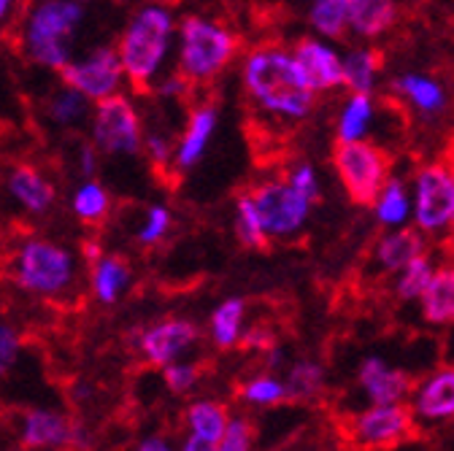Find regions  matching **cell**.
Instances as JSON below:
<instances>
[{
  "label": "cell",
  "instance_id": "obj_46",
  "mask_svg": "<svg viewBox=\"0 0 454 451\" xmlns=\"http://www.w3.org/2000/svg\"><path fill=\"white\" fill-rule=\"evenodd\" d=\"M138 448H141V451H168V448H170V440H165V438H160V435H152V438H144V440L138 443Z\"/></svg>",
  "mask_w": 454,
  "mask_h": 451
},
{
  "label": "cell",
  "instance_id": "obj_11",
  "mask_svg": "<svg viewBox=\"0 0 454 451\" xmlns=\"http://www.w3.org/2000/svg\"><path fill=\"white\" fill-rule=\"evenodd\" d=\"M60 74L68 87L84 92L95 103L108 95H117L122 82L128 79L117 46H98L84 60H76V63L71 60Z\"/></svg>",
  "mask_w": 454,
  "mask_h": 451
},
{
  "label": "cell",
  "instance_id": "obj_21",
  "mask_svg": "<svg viewBox=\"0 0 454 451\" xmlns=\"http://www.w3.org/2000/svg\"><path fill=\"white\" fill-rule=\"evenodd\" d=\"M397 22V0H355L349 12V33L360 41H376Z\"/></svg>",
  "mask_w": 454,
  "mask_h": 451
},
{
  "label": "cell",
  "instance_id": "obj_23",
  "mask_svg": "<svg viewBox=\"0 0 454 451\" xmlns=\"http://www.w3.org/2000/svg\"><path fill=\"white\" fill-rule=\"evenodd\" d=\"M392 92L403 97L414 111L425 117H435L446 108V89L438 79L425 74H403L392 82Z\"/></svg>",
  "mask_w": 454,
  "mask_h": 451
},
{
  "label": "cell",
  "instance_id": "obj_28",
  "mask_svg": "<svg viewBox=\"0 0 454 451\" xmlns=\"http://www.w3.org/2000/svg\"><path fill=\"white\" fill-rule=\"evenodd\" d=\"M381 54L371 46H355L344 54V87L349 92H376L381 79Z\"/></svg>",
  "mask_w": 454,
  "mask_h": 451
},
{
  "label": "cell",
  "instance_id": "obj_42",
  "mask_svg": "<svg viewBox=\"0 0 454 451\" xmlns=\"http://www.w3.org/2000/svg\"><path fill=\"white\" fill-rule=\"evenodd\" d=\"M276 346V335L273 330H268L265 324H247L244 338H241V349L254 352V354H265Z\"/></svg>",
  "mask_w": 454,
  "mask_h": 451
},
{
  "label": "cell",
  "instance_id": "obj_29",
  "mask_svg": "<svg viewBox=\"0 0 454 451\" xmlns=\"http://www.w3.org/2000/svg\"><path fill=\"white\" fill-rule=\"evenodd\" d=\"M355 0H311L309 25L322 38H344L349 33V12Z\"/></svg>",
  "mask_w": 454,
  "mask_h": 451
},
{
  "label": "cell",
  "instance_id": "obj_12",
  "mask_svg": "<svg viewBox=\"0 0 454 451\" xmlns=\"http://www.w3.org/2000/svg\"><path fill=\"white\" fill-rule=\"evenodd\" d=\"M200 341V327L192 319L184 316H168L154 324H149L138 335V352L141 357L154 365L165 368L176 360H184V354Z\"/></svg>",
  "mask_w": 454,
  "mask_h": 451
},
{
  "label": "cell",
  "instance_id": "obj_22",
  "mask_svg": "<svg viewBox=\"0 0 454 451\" xmlns=\"http://www.w3.org/2000/svg\"><path fill=\"white\" fill-rule=\"evenodd\" d=\"M376 122V100L371 92H349L335 117V141H365Z\"/></svg>",
  "mask_w": 454,
  "mask_h": 451
},
{
  "label": "cell",
  "instance_id": "obj_15",
  "mask_svg": "<svg viewBox=\"0 0 454 451\" xmlns=\"http://www.w3.org/2000/svg\"><path fill=\"white\" fill-rule=\"evenodd\" d=\"M357 384L368 403H403L414 389V381L406 370L389 365L384 357L376 354L360 362Z\"/></svg>",
  "mask_w": 454,
  "mask_h": 451
},
{
  "label": "cell",
  "instance_id": "obj_32",
  "mask_svg": "<svg viewBox=\"0 0 454 451\" xmlns=\"http://www.w3.org/2000/svg\"><path fill=\"white\" fill-rule=\"evenodd\" d=\"M241 400L254 408H273L287 400V384H284V378L273 376L270 370L252 376L241 384Z\"/></svg>",
  "mask_w": 454,
  "mask_h": 451
},
{
  "label": "cell",
  "instance_id": "obj_41",
  "mask_svg": "<svg viewBox=\"0 0 454 451\" xmlns=\"http://www.w3.org/2000/svg\"><path fill=\"white\" fill-rule=\"evenodd\" d=\"M20 357V335L14 327L0 322V378H4Z\"/></svg>",
  "mask_w": 454,
  "mask_h": 451
},
{
  "label": "cell",
  "instance_id": "obj_2",
  "mask_svg": "<svg viewBox=\"0 0 454 451\" xmlns=\"http://www.w3.org/2000/svg\"><path fill=\"white\" fill-rule=\"evenodd\" d=\"M176 30L179 25L165 6L152 4L136 12L117 43L125 76L136 89H149L157 82L170 58V49L176 46Z\"/></svg>",
  "mask_w": 454,
  "mask_h": 451
},
{
  "label": "cell",
  "instance_id": "obj_10",
  "mask_svg": "<svg viewBox=\"0 0 454 451\" xmlns=\"http://www.w3.org/2000/svg\"><path fill=\"white\" fill-rule=\"evenodd\" d=\"M74 254L51 241H30L17 257V284L33 295H60L74 281Z\"/></svg>",
  "mask_w": 454,
  "mask_h": 451
},
{
  "label": "cell",
  "instance_id": "obj_40",
  "mask_svg": "<svg viewBox=\"0 0 454 451\" xmlns=\"http://www.w3.org/2000/svg\"><path fill=\"white\" fill-rule=\"evenodd\" d=\"M144 149L149 154V159L154 162L157 171H170L174 167V157H176V144L170 141L162 133H149L144 138Z\"/></svg>",
  "mask_w": 454,
  "mask_h": 451
},
{
  "label": "cell",
  "instance_id": "obj_16",
  "mask_svg": "<svg viewBox=\"0 0 454 451\" xmlns=\"http://www.w3.org/2000/svg\"><path fill=\"white\" fill-rule=\"evenodd\" d=\"M84 432L68 416L35 408L27 411L22 419V443L33 448H63V446H82Z\"/></svg>",
  "mask_w": 454,
  "mask_h": 451
},
{
  "label": "cell",
  "instance_id": "obj_31",
  "mask_svg": "<svg viewBox=\"0 0 454 451\" xmlns=\"http://www.w3.org/2000/svg\"><path fill=\"white\" fill-rule=\"evenodd\" d=\"M435 260L425 252V254H419L417 260H411L406 268H401L395 273V298L397 300H403V303H409V300H419L422 295H425V290H427V284H430V278H433V273H435Z\"/></svg>",
  "mask_w": 454,
  "mask_h": 451
},
{
  "label": "cell",
  "instance_id": "obj_3",
  "mask_svg": "<svg viewBox=\"0 0 454 451\" xmlns=\"http://www.w3.org/2000/svg\"><path fill=\"white\" fill-rule=\"evenodd\" d=\"M241 51V38L211 17H184L176 30V66L190 84H211L231 68Z\"/></svg>",
  "mask_w": 454,
  "mask_h": 451
},
{
  "label": "cell",
  "instance_id": "obj_37",
  "mask_svg": "<svg viewBox=\"0 0 454 451\" xmlns=\"http://www.w3.org/2000/svg\"><path fill=\"white\" fill-rule=\"evenodd\" d=\"M170 224H174V216L165 206H152L144 216V224L138 230V244L141 246H154L160 244L168 233H170Z\"/></svg>",
  "mask_w": 454,
  "mask_h": 451
},
{
  "label": "cell",
  "instance_id": "obj_47",
  "mask_svg": "<svg viewBox=\"0 0 454 451\" xmlns=\"http://www.w3.org/2000/svg\"><path fill=\"white\" fill-rule=\"evenodd\" d=\"M14 9V0H0V22L9 17V12Z\"/></svg>",
  "mask_w": 454,
  "mask_h": 451
},
{
  "label": "cell",
  "instance_id": "obj_6",
  "mask_svg": "<svg viewBox=\"0 0 454 451\" xmlns=\"http://www.w3.org/2000/svg\"><path fill=\"white\" fill-rule=\"evenodd\" d=\"M411 224H417L425 236L454 233V162L435 159L417 167L411 179Z\"/></svg>",
  "mask_w": 454,
  "mask_h": 451
},
{
  "label": "cell",
  "instance_id": "obj_5",
  "mask_svg": "<svg viewBox=\"0 0 454 451\" xmlns=\"http://www.w3.org/2000/svg\"><path fill=\"white\" fill-rule=\"evenodd\" d=\"M333 167L340 187L347 190L349 200L357 206H371L381 187L389 182L392 159L389 154L373 141H335L333 149Z\"/></svg>",
  "mask_w": 454,
  "mask_h": 451
},
{
  "label": "cell",
  "instance_id": "obj_38",
  "mask_svg": "<svg viewBox=\"0 0 454 451\" xmlns=\"http://www.w3.org/2000/svg\"><path fill=\"white\" fill-rule=\"evenodd\" d=\"M257 430L247 416H231L224 427V438L219 443V451H249L254 448Z\"/></svg>",
  "mask_w": 454,
  "mask_h": 451
},
{
  "label": "cell",
  "instance_id": "obj_35",
  "mask_svg": "<svg viewBox=\"0 0 454 451\" xmlns=\"http://www.w3.org/2000/svg\"><path fill=\"white\" fill-rule=\"evenodd\" d=\"M87 105H90V97L66 84V89H60L51 97L49 117H51V122L68 128V125H76L87 117Z\"/></svg>",
  "mask_w": 454,
  "mask_h": 451
},
{
  "label": "cell",
  "instance_id": "obj_9",
  "mask_svg": "<svg viewBox=\"0 0 454 451\" xmlns=\"http://www.w3.org/2000/svg\"><path fill=\"white\" fill-rule=\"evenodd\" d=\"M138 108L128 95H108L92 111V144L103 154H138L144 146Z\"/></svg>",
  "mask_w": 454,
  "mask_h": 451
},
{
  "label": "cell",
  "instance_id": "obj_18",
  "mask_svg": "<svg viewBox=\"0 0 454 451\" xmlns=\"http://www.w3.org/2000/svg\"><path fill=\"white\" fill-rule=\"evenodd\" d=\"M231 422V411L216 400H195L184 411L187 440L182 443L184 451H219L224 438V427Z\"/></svg>",
  "mask_w": 454,
  "mask_h": 451
},
{
  "label": "cell",
  "instance_id": "obj_8",
  "mask_svg": "<svg viewBox=\"0 0 454 451\" xmlns=\"http://www.w3.org/2000/svg\"><path fill=\"white\" fill-rule=\"evenodd\" d=\"M417 419L406 403H371L347 419L344 435L357 448H395L414 435Z\"/></svg>",
  "mask_w": 454,
  "mask_h": 451
},
{
  "label": "cell",
  "instance_id": "obj_43",
  "mask_svg": "<svg viewBox=\"0 0 454 451\" xmlns=\"http://www.w3.org/2000/svg\"><path fill=\"white\" fill-rule=\"evenodd\" d=\"M190 79L182 74V71H176V74H168V76H162L160 82H157V87H154V92L157 95H162V97H179V95H184V92H190Z\"/></svg>",
  "mask_w": 454,
  "mask_h": 451
},
{
  "label": "cell",
  "instance_id": "obj_26",
  "mask_svg": "<svg viewBox=\"0 0 454 451\" xmlns=\"http://www.w3.org/2000/svg\"><path fill=\"white\" fill-rule=\"evenodd\" d=\"M12 198L30 214H46L54 203V187L30 165H20L9 176Z\"/></svg>",
  "mask_w": 454,
  "mask_h": 451
},
{
  "label": "cell",
  "instance_id": "obj_39",
  "mask_svg": "<svg viewBox=\"0 0 454 451\" xmlns=\"http://www.w3.org/2000/svg\"><path fill=\"white\" fill-rule=\"evenodd\" d=\"M290 179V184L298 190V192H303L309 200H319L322 198V184H319V174H317V167L311 165V162H295V165H290V171L284 174Z\"/></svg>",
  "mask_w": 454,
  "mask_h": 451
},
{
  "label": "cell",
  "instance_id": "obj_33",
  "mask_svg": "<svg viewBox=\"0 0 454 451\" xmlns=\"http://www.w3.org/2000/svg\"><path fill=\"white\" fill-rule=\"evenodd\" d=\"M236 236L249 249H265L270 244V238H268V233L262 228V222L257 216V208L252 203L249 190L241 192L239 200H236Z\"/></svg>",
  "mask_w": 454,
  "mask_h": 451
},
{
  "label": "cell",
  "instance_id": "obj_44",
  "mask_svg": "<svg viewBox=\"0 0 454 451\" xmlns=\"http://www.w3.org/2000/svg\"><path fill=\"white\" fill-rule=\"evenodd\" d=\"M79 167H82V174L84 179H92L95 171H98V159H95V149L92 146H84L82 154H79Z\"/></svg>",
  "mask_w": 454,
  "mask_h": 451
},
{
  "label": "cell",
  "instance_id": "obj_4",
  "mask_svg": "<svg viewBox=\"0 0 454 451\" xmlns=\"http://www.w3.org/2000/svg\"><path fill=\"white\" fill-rule=\"evenodd\" d=\"M84 19L79 0H43L33 9L25 25V49L30 58L51 71L71 63V43Z\"/></svg>",
  "mask_w": 454,
  "mask_h": 451
},
{
  "label": "cell",
  "instance_id": "obj_17",
  "mask_svg": "<svg viewBox=\"0 0 454 451\" xmlns=\"http://www.w3.org/2000/svg\"><path fill=\"white\" fill-rule=\"evenodd\" d=\"M216 128H219V108L214 103L192 105L182 138L176 144V157H174L176 171H190V167H195L203 159Z\"/></svg>",
  "mask_w": 454,
  "mask_h": 451
},
{
  "label": "cell",
  "instance_id": "obj_34",
  "mask_svg": "<svg viewBox=\"0 0 454 451\" xmlns=\"http://www.w3.org/2000/svg\"><path fill=\"white\" fill-rule=\"evenodd\" d=\"M74 214L87 222V224H98L100 219H106L108 208H111V198L108 192L98 184V182H84L76 192H74Z\"/></svg>",
  "mask_w": 454,
  "mask_h": 451
},
{
  "label": "cell",
  "instance_id": "obj_13",
  "mask_svg": "<svg viewBox=\"0 0 454 451\" xmlns=\"http://www.w3.org/2000/svg\"><path fill=\"white\" fill-rule=\"evenodd\" d=\"M293 54L317 95L335 92L344 87V54L330 43V38H322L317 33L301 38L293 46Z\"/></svg>",
  "mask_w": 454,
  "mask_h": 451
},
{
  "label": "cell",
  "instance_id": "obj_7",
  "mask_svg": "<svg viewBox=\"0 0 454 451\" xmlns=\"http://www.w3.org/2000/svg\"><path fill=\"white\" fill-rule=\"evenodd\" d=\"M252 203L257 208V216L270 241H293L303 233L309 224L314 200H309L303 192H298L287 176L281 179H265L249 190Z\"/></svg>",
  "mask_w": 454,
  "mask_h": 451
},
{
  "label": "cell",
  "instance_id": "obj_14",
  "mask_svg": "<svg viewBox=\"0 0 454 451\" xmlns=\"http://www.w3.org/2000/svg\"><path fill=\"white\" fill-rule=\"evenodd\" d=\"M409 406L417 424H449L454 422V365L435 368L409 394Z\"/></svg>",
  "mask_w": 454,
  "mask_h": 451
},
{
  "label": "cell",
  "instance_id": "obj_19",
  "mask_svg": "<svg viewBox=\"0 0 454 451\" xmlns=\"http://www.w3.org/2000/svg\"><path fill=\"white\" fill-rule=\"evenodd\" d=\"M427 252L425 233L417 224H403V228H387V233L373 246V262L384 273H397L406 268L411 260Z\"/></svg>",
  "mask_w": 454,
  "mask_h": 451
},
{
  "label": "cell",
  "instance_id": "obj_36",
  "mask_svg": "<svg viewBox=\"0 0 454 451\" xmlns=\"http://www.w3.org/2000/svg\"><path fill=\"white\" fill-rule=\"evenodd\" d=\"M162 381L174 394H190L200 381V368L187 360H176L162 368Z\"/></svg>",
  "mask_w": 454,
  "mask_h": 451
},
{
  "label": "cell",
  "instance_id": "obj_30",
  "mask_svg": "<svg viewBox=\"0 0 454 451\" xmlns=\"http://www.w3.org/2000/svg\"><path fill=\"white\" fill-rule=\"evenodd\" d=\"M327 373L317 360H298L290 365L284 384H287V400L293 403H311L325 392Z\"/></svg>",
  "mask_w": 454,
  "mask_h": 451
},
{
  "label": "cell",
  "instance_id": "obj_1",
  "mask_svg": "<svg viewBox=\"0 0 454 451\" xmlns=\"http://www.w3.org/2000/svg\"><path fill=\"white\" fill-rule=\"evenodd\" d=\"M241 84L254 111L276 125H301L311 117L317 92L306 82L293 49L260 43L241 60Z\"/></svg>",
  "mask_w": 454,
  "mask_h": 451
},
{
  "label": "cell",
  "instance_id": "obj_27",
  "mask_svg": "<svg viewBox=\"0 0 454 451\" xmlns=\"http://www.w3.org/2000/svg\"><path fill=\"white\" fill-rule=\"evenodd\" d=\"M133 281L130 265L117 254H103L92 265V292L103 306H114Z\"/></svg>",
  "mask_w": 454,
  "mask_h": 451
},
{
  "label": "cell",
  "instance_id": "obj_24",
  "mask_svg": "<svg viewBox=\"0 0 454 451\" xmlns=\"http://www.w3.org/2000/svg\"><path fill=\"white\" fill-rule=\"evenodd\" d=\"M244 330H247V300L241 298L222 300L208 316V338L222 352L241 346Z\"/></svg>",
  "mask_w": 454,
  "mask_h": 451
},
{
  "label": "cell",
  "instance_id": "obj_25",
  "mask_svg": "<svg viewBox=\"0 0 454 451\" xmlns=\"http://www.w3.org/2000/svg\"><path fill=\"white\" fill-rule=\"evenodd\" d=\"M371 208H373V216L384 230L387 228H403V224H409L414 216L411 190L406 187L403 179L389 176V182L381 187V192L376 195Z\"/></svg>",
  "mask_w": 454,
  "mask_h": 451
},
{
  "label": "cell",
  "instance_id": "obj_45",
  "mask_svg": "<svg viewBox=\"0 0 454 451\" xmlns=\"http://www.w3.org/2000/svg\"><path fill=\"white\" fill-rule=\"evenodd\" d=\"M82 254H84V260H87L90 265H95L106 252H103V246H100L98 241H84V244H82Z\"/></svg>",
  "mask_w": 454,
  "mask_h": 451
},
{
  "label": "cell",
  "instance_id": "obj_20",
  "mask_svg": "<svg viewBox=\"0 0 454 451\" xmlns=\"http://www.w3.org/2000/svg\"><path fill=\"white\" fill-rule=\"evenodd\" d=\"M422 319L435 327L454 324V262L438 265L425 295L419 298Z\"/></svg>",
  "mask_w": 454,
  "mask_h": 451
},
{
  "label": "cell",
  "instance_id": "obj_48",
  "mask_svg": "<svg viewBox=\"0 0 454 451\" xmlns=\"http://www.w3.org/2000/svg\"><path fill=\"white\" fill-rule=\"evenodd\" d=\"M79 4H87V0H79Z\"/></svg>",
  "mask_w": 454,
  "mask_h": 451
}]
</instances>
